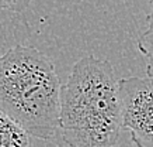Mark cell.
Instances as JSON below:
<instances>
[{"label": "cell", "mask_w": 153, "mask_h": 147, "mask_svg": "<svg viewBox=\"0 0 153 147\" xmlns=\"http://www.w3.org/2000/svg\"><path fill=\"white\" fill-rule=\"evenodd\" d=\"M33 0H0V11H13L21 13L27 10Z\"/></svg>", "instance_id": "cell-6"}, {"label": "cell", "mask_w": 153, "mask_h": 147, "mask_svg": "<svg viewBox=\"0 0 153 147\" xmlns=\"http://www.w3.org/2000/svg\"><path fill=\"white\" fill-rule=\"evenodd\" d=\"M0 147H31V134L0 110Z\"/></svg>", "instance_id": "cell-4"}, {"label": "cell", "mask_w": 153, "mask_h": 147, "mask_svg": "<svg viewBox=\"0 0 153 147\" xmlns=\"http://www.w3.org/2000/svg\"><path fill=\"white\" fill-rule=\"evenodd\" d=\"M62 84L51 58L30 45H14L0 55V110L31 136H60Z\"/></svg>", "instance_id": "cell-2"}, {"label": "cell", "mask_w": 153, "mask_h": 147, "mask_svg": "<svg viewBox=\"0 0 153 147\" xmlns=\"http://www.w3.org/2000/svg\"><path fill=\"white\" fill-rule=\"evenodd\" d=\"M108 60L88 54L60 89V137L69 147H114L122 130L120 88Z\"/></svg>", "instance_id": "cell-1"}, {"label": "cell", "mask_w": 153, "mask_h": 147, "mask_svg": "<svg viewBox=\"0 0 153 147\" xmlns=\"http://www.w3.org/2000/svg\"><path fill=\"white\" fill-rule=\"evenodd\" d=\"M122 130L136 147H153V78L128 76L118 81Z\"/></svg>", "instance_id": "cell-3"}, {"label": "cell", "mask_w": 153, "mask_h": 147, "mask_svg": "<svg viewBox=\"0 0 153 147\" xmlns=\"http://www.w3.org/2000/svg\"><path fill=\"white\" fill-rule=\"evenodd\" d=\"M150 7H152V11H153V0H150ZM153 14V13H152Z\"/></svg>", "instance_id": "cell-7"}, {"label": "cell", "mask_w": 153, "mask_h": 147, "mask_svg": "<svg viewBox=\"0 0 153 147\" xmlns=\"http://www.w3.org/2000/svg\"><path fill=\"white\" fill-rule=\"evenodd\" d=\"M138 50L146 60V75L153 78V14L146 17V29L138 38Z\"/></svg>", "instance_id": "cell-5"}]
</instances>
